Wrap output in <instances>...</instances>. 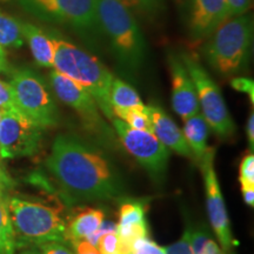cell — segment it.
Instances as JSON below:
<instances>
[{
	"label": "cell",
	"mask_w": 254,
	"mask_h": 254,
	"mask_svg": "<svg viewBox=\"0 0 254 254\" xmlns=\"http://www.w3.org/2000/svg\"><path fill=\"white\" fill-rule=\"evenodd\" d=\"M20 254H41L39 251H37V250H34V249H32V250H26V251H24V252H21Z\"/></svg>",
	"instance_id": "obj_40"
},
{
	"label": "cell",
	"mask_w": 254,
	"mask_h": 254,
	"mask_svg": "<svg viewBox=\"0 0 254 254\" xmlns=\"http://www.w3.org/2000/svg\"><path fill=\"white\" fill-rule=\"evenodd\" d=\"M7 69H8L7 60H6V58H0V73L6 72Z\"/></svg>",
	"instance_id": "obj_39"
},
{
	"label": "cell",
	"mask_w": 254,
	"mask_h": 254,
	"mask_svg": "<svg viewBox=\"0 0 254 254\" xmlns=\"http://www.w3.org/2000/svg\"><path fill=\"white\" fill-rule=\"evenodd\" d=\"M133 14L138 13L145 17H154L164 9V0H120Z\"/></svg>",
	"instance_id": "obj_24"
},
{
	"label": "cell",
	"mask_w": 254,
	"mask_h": 254,
	"mask_svg": "<svg viewBox=\"0 0 254 254\" xmlns=\"http://www.w3.org/2000/svg\"><path fill=\"white\" fill-rule=\"evenodd\" d=\"M31 14L50 23L66 24L82 31L98 25L97 0H17Z\"/></svg>",
	"instance_id": "obj_8"
},
{
	"label": "cell",
	"mask_w": 254,
	"mask_h": 254,
	"mask_svg": "<svg viewBox=\"0 0 254 254\" xmlns=\"http://www.w3.org/2000/svg\"><path fill=\"white\" fill-rule=\"evenodd\" d=\"M49 34L55 45L53 68L81 85L94 98L104 116L112 120L114 114L110 103V91L114 79L112 73L87 51L63 39L59 34L52 32Z\"/></svg>",
	"instance_id": "obj_2"
},
{
	"label": "cell",
	"mask_w": 254,
	"mask_h": 254,
	"mask_svg": "<svg viewBox=\"0 0 254 254\" xmlns=\"http://www.w3.org/2000/svg\"><path fill=\"white\" fill-rule=\"evenodd\" d=\"M168 66L172 82L173 110L185 120L200 111L194 84L182 58L171 55L168 57Z\"/></svg>",
	"instance_id": "obj_13"
},
{
	"label": "cell",
	"mask_w": 254,
	"mask_h": 254,
	"mask_svg": "<svg viewBox=\"0 0 254 254\" xmlns=\"http://www.w3.org/2000/svg\"><path fill=\"white\" fill-rule=\"evenodd\" d=\"M228 18L246 14L252 7V0H226Z\"/></svg>",
	"instance_id": "obj_30"
},
{
	"label": "cell",
	"mask_w": 254,
	"mask_h": 254,
	"mask_svg": "<svg viewBox=\"0 0 254 254\" xmlns=\"http://www.w3.org/2000/svg\"><path fill=\"white\" fill-rule=\"evenodd\" d=\"M110 103L113 113L129 109H145L138 92L127 82L114 78L110 91Z\"/></svg>",
	"instance_id": "obj_20"
},
{
	"label": "cell",
	"mask_w": 254,
	"mask_h": 254,
	"mask_svg": "<svg viewBox=\"0 0 254 254\" xmlns=\"http://www.w3.org/2000/svg\"><path fill=\"white\" fill-rule=\"evenodd\" d=\"M12 185H13L12 180L9 179L7 174L4 172V170L0 166V194H4L5 190L7 187H11Z\"/></svg>",
	"instance_id": "obj_35"
},
{
	"label": "cell",
	"mask_w": 254,
	"mask_h": 254,
	"mask_svg": "<svg viewBox=\"0 0 254 254\" xmlns=\"http://www.w3.org/2000/svg\"><path fill=\"white\" fill-rule=\"evenodd\" d=\"M74 246L78 254H100L99 251L95 249V246L92 245L90 241L87 240L79 241Z\"/></svg>",
	"instance_id": "obj_34"
},
{
	"label": "cell",
	"mask_w": 254,
	"mask_h": 254,
	"mask_svg": "<svg viewBox=\"0 0 254 254\" xmlns=\"http://www.w3.org/2000/svg\"><path fill=\"white\" fill-rule=\"evenodd\" d=\"M95 245L99 249L100 254H118L119 238L116 232H105L98 238Z\"/></svg>",
	"instance_id": "obj_26"
},
{
	"label": "cell",
	"mask_w": 254,
	"mask_h": 254,
	"mask_svg": "<svg viewBox=\"0 0 254 254\" xmlns=\"http://www.w3.org/2000/svg\"><path fill=\"white\" fill-rule=\"evenodd\" d=\"M24 45L21 26L14 18L0 12V47L1 49H19Z\"/></svg>",
	"instance_id": "obj_22"
},
{
	"label": "cell",
	"mask_w": 254,
	"mask_h": 254,
	"mask_svg": "<svg viewBox=\"0 0 254 254\" xmlns=\"http://www.w3.org/2000/svg\"><path fill=\"white\" fill-rule=\"evenodd\" d=\"M180 58L194 84L199 107L207 125L222 138L233 134L236 125L218 85L194 57L183 55Z\"/></svg>",
	"instance_id": "obj_7"
},
{
	"label": "cell",
	"mask_w": 254,
	"mask_h": 254,
	"mask_svg": "<svg viewBox=\"0 0 254 254\" xmlns=\"http://www.w3.org/2000/svg\"><path fill=\"white\" fill-rule=\"evenodd\" d=\"M200 254H222V252L213 240L208 239Z\"/></svg>",
	"instance_id": "obj_37"
},
{
	"label": "cell",
	"mask_w": 254,
	"mask_h": 254,
	"mask_svg": "<svg viewBox=\"0 0 254 254\" xmlns=\"http://www.w3.org/2000/svg\"><path fill=\"white\" fill-rule=\"evenodd\" d=\"M17 249L47 243H67L63 209L19 196L6 199Z\"/></svg>",
	"instance_id": "obj_3"
},
{
	"label": "cell",
	"mask_w": 254,
	"mask_h": 254,
	"mask_svg": "<svg viewBox=\"0 0 254 254\" xmlns=\"http://www.w3.org/2000/svg\"><path fill=\"white\" fill-rule=\"evenodd\" d=\"M46 167L67 199L101 200L120 193L118 178L109 161L77 136H57Z\"/></svg>",
	"instance_id": "obj_1"
},
{
	"label": "cell",
	"mask_w": 254,
	"mask_h": 254,
	"mask_svg": "<svg viewBox=\"0 0 254 254\" xmlns=\"http://www.w3.org/2000/svg\"><path fill=\"white\" fill-rule=\"evenodd\" d=\"M228 18L226 0H192L189 30L193 40H202Z\"/></svg>",
	"instance_id": "obj_14"
},
{
	"label": "cell",
	"mask_w": 254,
	"mask_h": 254,
	"mask_svg": "<svg viewBox=\"0 0 254 254\" xmlns=\"http://www.w3.org/2000/svg\"><path fill=\"white\" fill-rule=\"evenodd\" d=\"M243 194L246 204L253 207L254 206V187H243Z\"/></svg>",
	"instance_id": "obj_38"
},
{
	"label": "cell",
	"mask_w": 254,
	"mask_h": 254,
	"mask_svg": "<svg viewBox=\"0 0 254 254\" xmlns=\"http://www.w3.org/2000/svg\"><path fill=\"white\" fill-rule=\"evenodd\" d=\"M247 138H249V144L251 146V150L254 147V114L251 113L249 122H247Z\"/></svg>",
	"instance_id": "obj_36"
},
{
	"label": "cell",
	"mask_w": 254,
	"mask_h": 254,
	"mask_svg": "<svg viewBox=\"0 0 254 254\" xmlns=\"http://www.w3.org/2000/svg\"><path fill=\"white\" fill-rule=\"evenodd\" d=\"M111 122L113 123L124 147L138 160V163L146 171L153 174L154 177L161 176L166 171L170 152L153 133L133 128L117 117H114Z\"/></svg>",
	"instance_id": "obj_10"
},
{
	"label": "cell",
	"mask_w": 254,
	"mask_h": 254,
	"mask_svg": "<svg viewBox=\"0 0 254 254\" xmlns=\"http://www.w3.org/2000/svg\"><path fill=\"white\" fill-rule=\"evenodd\" d=\"M184 135L192 151L194 158L199 159L207 151V136H208V125L206 123L204 116L196 113L184 120Z\"/></svg>",
	"instance_id": "obj_19"
},
{
	"label": "cell",
	"mask_w": 254,
	"mask_h": 254,
	"mask_svg": "<svg viewBox=\"0 0 254 254\" xmlns=\"http://www.w3.org/2000/svg\"><path fill=\"white\" fill-rule=\"evenodd\" d=\"M128 254H132V253H128Z\"/></svg>",
	"instance_id": "obj_45"
},
{
	"label": "cell",
	"mask_w": 254,
	"mask_h": 254,
	"mask_svg": "<svg viewBox=\"0 0 254 254\" xmlns=\"http://www.w3.org/2000/svg\"><path fill=\"white\" fill-rule=\"evenodd\" d=\"M0 110H19L11 86L8 82L2 80H0Z\"/></svg>",
	"instance_id": "obj_28"
},
{
	"label": "cell",
	"mask_w": 254,
	"mask_h": 254,
	"mask_svg": "<svg viewBox=\"0 0 254 254\" xmlns=\"http://www.w3.org/2000/svg\"><path fill=\"white\" fill-rule=\"evenodd\" d=\"M116 233L120 241L131 246L133 241L138 238L147 237L148 228L142 204L134 201L122 205Z\"/></svg>",
	"instance_id": "obj_16"
},
{
	"label": "cell",
	"mask_w": 254,
	"mask_h": 254,
	"mask_svg": "<svg viewBox=\"0 0 254 254\" xmlns=\"http://www.w3.org/2000/svg\"><path fill=\"white\" fill-rule=\"evenodd\" d=\"M44 129L19 110L4 111L0 122V158L33 155L39 148Z\"/></svg>",
	"instance_id": "obj_9"
},
{
	"label": "cell",
	"mask_w": 254,
	"mask_h": 254,
	"mask_svg": "<svg viewBox=\"0 0 254 254\" xmlns=\"http://www.w3.org/2000/svg\"><path fill=\"white\" fill-rule=\"evenodd\" d=\"M252 36V19L247 13L225 19L208 37L205 58L222 75L240 73L249 64Z\"/></svg>",
	"instance_id": "obj_4"
},
{
	"label": "cell",
	"mask_w": 254,
	"mask_h": 254,
	"mask_svg": "<svg viewBox=\"0 0 254 254\" xmlns=\"http://www.w3.org/2000/svg\"><path fill=\"white\" fill-rule=\"evenodd\" d=\"M239 182L243 187H254V155L247 154L240 164Z\"/></svg>",
	"instance_id": "obj_27"
},
{
	"label": "cell",
	"mask_w": 254,
	"mask_h": 254,
	"mask_svg": "<svg viewBox=\"0 0 254 254\" xmlns=\"http://www.w3.org/2000/svg\"><path fill=\"white\" fill-rule=\"evenodd\" d=\"M209 239L207 234L204 231H190V249H192L193 254H200L202 249H204L205 244Z\"/></svg>",
	"instance_id": "obj_32"
},
{
	"label": "cell",
	"mask_w": 254,
	"mask_h": 254,
	"mask_svg": "<svg viewBox=\"0 0 254 254\" xmlns=\"http://www.w3.org/2000/svg\"><path fill=\"white\" fill-rule=\"evenodd\" d=\"M2 113H4V110H0V122H1V117H2Z\"/></svg>",
	"instance_id": "obj_42"
},
{
	"label": "cell",
	"mask_w": 254,
	"mask_h": 254,
	"mask_svg": "<svg viewBox=\"0 0 254 254\" xmlns=\"http://www.w3.org/2000/svg\"><path fill=\"white\" fill-rule=\"evenodd\" d=\"M15 236L9 218L5 194H0V254H14Z\"/></svg>",
	"instance_id": "obj_21"
},
{
	"label": "cell",
	"mask_w": 254,
	"mask_h": 254,
	"mask_svg": "<svg viewBox=\"0 0 254 254\" xmlns=\"http://www.w3.org/2000/svg\"><path fill=\"white\" fill-rule=\"evenodd\" d=\"M20 26L24 40L27 41L36 63L41 67H53L55 45L50 34L30 23H20Z\"/></svg>",
	"instance_id": "obj_18"
},
{
	"label": "cell",
	"mask_w": 254,
	"mask_h": 254,
	"mask_svg": "<svg viewBox=\"0 0 254 254\" xmlns=\"http://www.w3.org/2000/svg\"><path fill=\"white\" fill-rule=\"evenodd\" d=\"M178 1H185V0H178Z\"/></svg>",
	"instance_id": "obj_43"
},
{
	"label": "cell",
	"mask_w": 254,
	"mask_h": 254,
	"mask_svg": "<svg viewBox=\"0 0 254 254\" xmlns=\"http://www.w3.org/2000/svg\"><path fill=\"white\" fill-rule=\"evenodd\" d=\"M50 85L56 97L74 110L88 128L94 132H101L105 124L101 119L99 107L94 98L81 85L56 69L50 73Z\"/></svg>",
	"instance_id": "obj_12"
},
{
	"label": "cell",
	"mask_w": 254,
	"mask_h": 254,
	"mask_svg": "<svg viewBox=\"0 0 254 254\" xmlns=\"http://www.w3.org/2000/svg\"><path fill=\"white\" fill-rule=\"evenodd\" d=\"M14 100L19 111L43 128L58 125L59 112L56 101L36 72L28 68L15 69L9 79Z\"/></svg>",
	"instance_id": "obj_6"
},
{
	"label": "cell",
	"mask_w": 254,
	"mask_h": 254,
	"mask_svg": "<svg viewBox=\"0 0 254 254\" xmlns=\"http://www.w3.org/2000/svg\"><path fill=\"white\" fill-rule=\"evenodd\" d=\"M114 117L122 119L123 122L128 124L129 126L136 129H144V131L152 132V125L148 118L147 112L145 109H129L114 112Z\"/></svg>",
	"instance_id": "obj_23"
},
{
	"label": "cell",
	"mask_w": 254,
	"mask_h": 254,
	"mask_svg": "<svg viewBox=\"0 0 254 254\" xmlns=\"http://www.w3.org/2000/svg\"><path fill=\"white\" fill-rule=\"evenodd\" d=\"M105 219L101 209H81L66 224V240L73 245L81 240H88L99 230Z\"/></svg>",
	"instance_id": "obj_17"
},
{
	"label": "cell",
	"mask_w": 254,
	"mask_h": 254,
	"mask_svg": "<svg viewBox=\"0 0 254 254\" xmlns=\"http://www.w3.org/2000/svg\"><path fill=\"white\" fill-rule=\"evenodd\" d=\"M146 112L150 118L152 133L157 136L161 144L177 152L178 154L190 159L194 158L183 131L166 112L155 105L146 106Z\"/></svg>",
	"instance_id": "obj_15"
},
{
	"label": "cell",
	"mask_w": 254,
	"mask_h": 254,
	"mask_svg": "<svg viewBox=\"0 0 254 254\" xmlns=\"http://www.w3.org/2000/svg\"><path fill=\"white\" fill-rule=\"evenodd\" d=\"M39 247L41 254H73L63 243H47Z\"/></svg>",
	"instance_id": "obj_33"
},
{
	"label": "cell",
	"mask_w": 254,
	"mask_h": 254,
	"mask_svg": "<svg viewBox=\"0 0 254 254\" xmlns=\"http://www.w3.org/2000/svg\"><path fill=\"white\" fill-rule=\"evenodd\" d=\"M165 252L166 254H193L190 249V231L187 230L182 239L173 245L166 247Z\"/></svg>",
	"instance_id": "obj_29"
},
{
	"label": "cell",
	"mask_w": 254,
	"mask_h": 254,
	"mask_svg": "<svg viewBox=\"0 0 254 254\" xmlns=\"http://www.w3.org/2000/svg\"><path fill=\"white\" fill-rule=\"evenodd\" d=\"M214 150L207 148L204 155L200 158L201 170L204 172L205 189H206V206H207V214L215 234L220 241L222 249L228 251L233 245L230 220L225 206L224 198H222L220 186H219L217 174L213 165Z\"/></svg>",
	"instance_id": "obj_11"
},
{
	"label": "cell",
	"mask_w": 254,
	"mask_h": 254,
	"mask_svg": "<svg viewBox=\"0 0 254 254\" xmlns=\"http://www.w3.org/2000/svg\"><path fill=\"white\" fill-rule=\"evenodd\" d=\"M97 18L120 62L138 68L145 59L146 43L134 14L120 0H97Z\"/></svg>",
	"instance_id": "obj_5"
},
{
	"label": "cell",
	"mask_w": 254,
	"mask_h": 254,
	"mask_svg": "<svg viewBox=\"0 0 254 254\" xmlns=\"http://www.w3.org/2000/svg\"><path fill=\"white\" fill-rule=\"evenodd\" d=\"M227 254H232V253H227Z\"/></svg>",
	"instance_id": "obj_44"
},
{
	"label": "cell",
	"mask_w": 254,
	"mask_h": 254,
	"mask_svg": "<svg viewBox=\"0 0 254 254\" xmlns=\"http://www.w3.org/2000/svg\"><path fill=\"white\" fill-rule=\"evenodd\" d=\"M132 254H166L164 247L157 245L148 237H141L132 243Z\"/></svg>",
	"instance_id": "obj_25"
},
{
	"label": "cell",
	"mask_w": 254,
	"mask_h": 254,
	"mask_svg": "<svg viewBox=\"0 0 254 254\" xmlns=\"http://www.w3.org/2000/svg\"><path fill=\"white\" fill-rule=\"evenodd\" d=\"M231 85L234 90L249 94L251 98V103H254V82L252 79L243 77L234 78L231 80Z\"/></svg>",
	"instance_id": "obj_31"
},
{
	"label": "cell",
	"mask_w": 254,
	"mask_h": 254,
	"mask_svg": "<svg viewBox=\"0 0 254 254\" xmlns=\"http://www.w3.org/2000/svg\"><path fill=\"white\" fill-rule=\"evenodd\" d=\"M0 58H6L5 50H4V49H1V47H0Z\"/></svg>",
	"instance_id": "obj_41"
}]
</instances>
